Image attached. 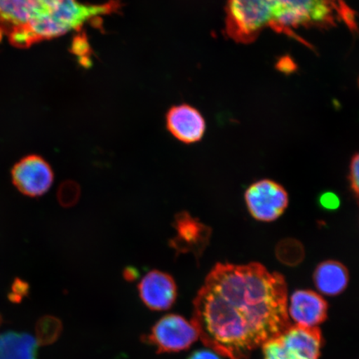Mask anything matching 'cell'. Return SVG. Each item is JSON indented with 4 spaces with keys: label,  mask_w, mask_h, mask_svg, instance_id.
<instances>
[{
    "label": "cell",
    "mask_w": 359,
    "mask_h": 359,
    "mask_svg": "<svg viewBox=\"0 0 359 359\" xmlns=\"http://www.w3.org/2000/svg\"><path fill=\"white\" fill-rule=\"evenodd\" d=\"M349 281L348 271L342 263L326 260L316 269L313 282L320 293L329 296L339 295L346 290Z\"/></svg>",
    "instance_id": "13"
},
{
    "label": "cell",
    "mask_w": 359,
    "mask_h": 359,
    "mask_svg": "<svg viewBox=\"0 0 359 359\" xmlns=\"http://www.w3.org/2000/svg\"><path fill=\"white\" fill-rule=\"evenodd\" d=\"M95 13L79 0H0V31L13 46L27 48L82 29Z\"/></svg>",
    "instance_id": "2"
},
{
    "label": "cell",
    "mask_w": 359,
    "mask_h": 359,
    "mask_svg": "<svg viewBox=\"0 0 359 359\" xmlns=\"http://www.w3.org/2000/svg\"><path fill=\"white\" fill-rule=\"evenodd\" d=\"M318 205L325 210H335L339 208L341 201L339 196L333 191H325L318 197Z\"/></svg>",
    "instance_id": "18"
},
{
    "label": "cell",
    "mask_w": 359,
    "mask_h": 359,
    "mask_svg": "<svg viewBox=\"0 0 359 359\" xmlns=\"http://www.w3.org/2000/svg\"><path fill=\"white\" fill-rule=\"evenodd\" d=\"M344 22L357 30L355 15L344 0H273L271 28L308 45L294 33L299 28L327 29Z\"/></svg>",
    "instance_id": "3"
},
{
    "label": "cell",
    "mask_w": 359,
    "mask_h": 359,
    "mask_svg": "<svg viewBox=\"0 0 359 359\" xmlns=\"http://www.w3.org/2000/svg\"><path fill=\"white\" fill-rule=\"evenodd\" d=\"M62 324L60 318L46 316L40 318L35 325V340L38 345L47 346L60 338Z\"/></svg>",
    "instance_id": "15"
},
{
    "label": "cell",
    "mask_w": 359,
    "mask_h": 359,
    "mask_svg": "<svg viewBox=\"0 0 359 359\" xmlns=\"http://www.w3.org/2000/svg\"><path fill=\"white\" fill-rule=\"evenodd\" d=\"M285 277L259 263H219L193 302L191 323L206 347L246 359L291 325Z\"/></svg>",
    "instance_id": "1"
},
{
    "label": "cell",
    "mask_w": 359,
    "mask_h": 359,
    "mask_svg": "<svg viewBox=\"0 0 359 359\" xmlns=\"http://www.w3.org/2000/svg\"><path fill=\"white\" fill-rule=\"evenodd\" d=\"M38 346L34 337L29 334H0V359H38Z\"/></svg>",
    "instance_id": "14"
},
{
    "label": "cell",
    "mask_w": 359,
    "mask_h": 359,
    "mask_svg": "<svg viewBox=\"0 0 359 359\" xmlns=\"http://www.w3.org/2000/svg\"><path fill=\"white\" fill-rule=\"evenodd\" d=\"M187 359H222L219 354L210 350H198L193 353Z\"/></svg>",
    "instance_id": "21"
},
{
    "label": "cell",
    "mask_w": 359,
    "mask_h": 359,
    "mask_svg": "<svg viewBox=\"0 0 359 359\" xmlns=\"http://www.w3.org/2000/svg\"><path fill=\"white\" fill-rule=\"evenodd\" d=\"M80 196V186L72 180H67L62 182L57 191L58 203L65 208H74L78 203Z\"/></svg>",
    "instance_id": "17"
},
{
    "label": "cell",
    "mask_w": 359,
    "mask_h": 359,
    "mask_svg": "<svg viewBox=\"0 0 359 359\" xmlns=\"http://www.w3.org/2000/svg\"><path fill=\"white\" fill-rule=\"evenodd\" d=\"M276 252L280 262L290 266H297L304 257L303 245L293 239L280 241L276 247Z\"/></svg>",
    "instance_id": "16"
},
{
    "label": "cell",
    "mask_w": 359,
    "mask_h": 359,
    "mask_svg": "<svg viewBox=\"0 0 359 359\" xmlns=\"http://www.w3.org/2000/svg\"><path fill=\"white\" fill-rule=\"evenodd\" d=\"M3 33L1 32V31H0V41H1L2 39H3Z\"/></svg>",
    "instance_id": "24"
},
{
    "label": "cell",
    "mask_w": 359,
    "mask_h": 359,
    "mask_svg": "<svg viewBox=\"0 0 359 359\" xmlns=\"http://www.w3.org/2000/svg\"><path fill=\"white\" fill-rule=\"evenodd\" d=\"M123 276L126 280L133 281L138 277V271L135 268H126Z\"/></svg>",
    "instance_id": "22"
},
{
    "label": "cell",
    "mask_w": 359,
    "mask_h": 359,
    "mask_svg": "<svg viewBox=\"0 0 359 359\" xmlns=\"http://www.w3.org/2000/svg\"><path fill=\"white\" fill-rule=\"evenodd\" d=\"M199 339L191 322L178 314H167L152 326L144 339L158 353H179L189 348Z\"/></svg>",
    "instance_id": "6"
},
{
    "label": "cell",
    "mask_w": 359,
    "mask_h": 359,
    "mask_svg": "<svg viewBox=\"0 0 359 359\" xmlns=\"http://www.w3.org/2000/svg\"><path fill=\"white\" fill-rule=\"evenodd\" d=\"M138 293L143 304L154 311H168L177 298V285L169 273L154 269L139 283Z\"/></svg>",
    "instance_id": "10"
},
{
    "label": "cell",
    "mask_w": 359,
    "mask_h": 359,
    "mask_svg": "<svg viewBox=\"0 0 359 359\" xmlns=\"http://www.w3.org/2000/svg\"><path fill=\"white\" fill-rule=\"evenodd\" d=\"M329 304L320 294L312 290H297L291 295L288 314L294 325L318 327L326 320Z\"/></svg>",
    "instance_id": "11"
},
{
    "label": "cell",
    "mask_w": 359,
    "mask_h": 359,
    "mask_svg": "<svg viewBox=\"0 0 359 359\" xmlns=\"http://www.w3.org/2000/svg\"><path fill=\"white\" fill-rule=\"evenodd\" d=\"M359 157L358 154H356L352 157L351 163L349 165V174H348V181L350 184V187H351V190L353 193V195L355 196L356 199L358 197V188H359V181H358V168H359Z\"/></svg>",
    "instance_id": "19"
},
{
    "label": "cell",
    "mask_w": 359,
    "mask_h": 359,
    "mask_svg": "<svg viewBox=\"0 0 359 359\" xmlns=\"http://www.w3.org/2000/svg\"><path fill=\"white\" fill-rule=\"evenodd\" d=\"M13 185L26 196L37 198L50 189L55 173L51 165L39 155L22 157L11 170Z\"/></svg>",
    "instance_id": "8"
},
{
    "label": "cell",
    "mask_w": 359,
    "mask_h": 359,
    "mask_svg": "<svg viewBox=\"0 0 359 359\" xmlns=\"http://www.w3.org/2000/svg\"><path fill=\"white\" fill-rule=\"evenodd\" d=\"M3 322H4L3 317L1 316V313H0V326L2 325Z\"/></svg>",
    "instance_id": "23"
},
{
    "label": "cell",
    "mask_w": 359,
    "mask_h": 359,
    "mask_svg": "<svg viewBox=\"0 0 359 359\" xmlns=\"http://www.w3.org/2000/svg\"><path fill=\"white\" fill-rule=\"evenodd\" d=\"M273 0H228L226 32L234 41L248 44L271 28Z\"/></svg>",
    "instance_id": "4"
},
{
    "label": "cell",
    "mask_w": 359,
    "mask_h": 359,
    "mask_svg": "<svg viewBox=\"0 0 359 359\" xmlns=\"http://www.w3.org/2000/svg\"><path fill=\"white\" fill-rule=\"evenodd\" d=\"M245 198L250 214L263 222L276 221L289 205V196L285 188L268 179L250 185L245 191Z\"/></svg>",
    "instance_id": "7"
},
{
    "label": "cell",
    "mask_w": 359,
    "mask_h": 359,
    "mask_svg": "<svg viewBox=\"0 0 359 359\" xmlns=\"http://www.w3.org/2000/svg\"><path fill=\"white\" fill-rule=\"evenodd\" d=\"M167 127L177 140L191 144L201 140L206 125L203 116L198 110L190 105L182 104L169 110Z\"/></svg>",
    "instance_id": "12"
},
{
    "label": "cell",
    "mask_w": 359,
    "mask_h": 359,
    "mask_svg": "<svg viewBox=\"0 0 359 359\" xmlns=\"http://www.w3.org/2000/svg\"><path fill=\"white\" fill-rule=\"evenodd\" d=\"M323 338L320 327L290 325L263 344L264 359H318Z\"/></svg>",
    "instance_id": "5"
},
{
    "label": "cell",
    "mask_w": 359,
    "mask_h": 359,
    "mask_svg": "<svg viewBox=\"0 0 359 359\" xmlns=\"http://www.w3.org/2000/svg\"><path fill=\"white\" fill-rule=\"evenodd\" d=\"M29 285L26 282L17 279L13 282L10 295V299L13 303H20L22 298L26 297L29 293Z\"/></svg>",
    "instance_id": "20"
},
{
    "label": "cell",
    "mask_w": 359,
    "mask_h": 359,
    "mask_svg": "<svg viewBox=\"0 0 359 359\" xmlns=\"http://www.w3.org/2000/svg\"><path fill=\"white\" fill-rule=\"evenodd\" d=\"M173 227L177 234L170 240V246L177 254L191 253L201 258L209 244L212 229L188 212L175 215Z\"/></svg>",
    "instance_id": "9"
}]
</instances>
